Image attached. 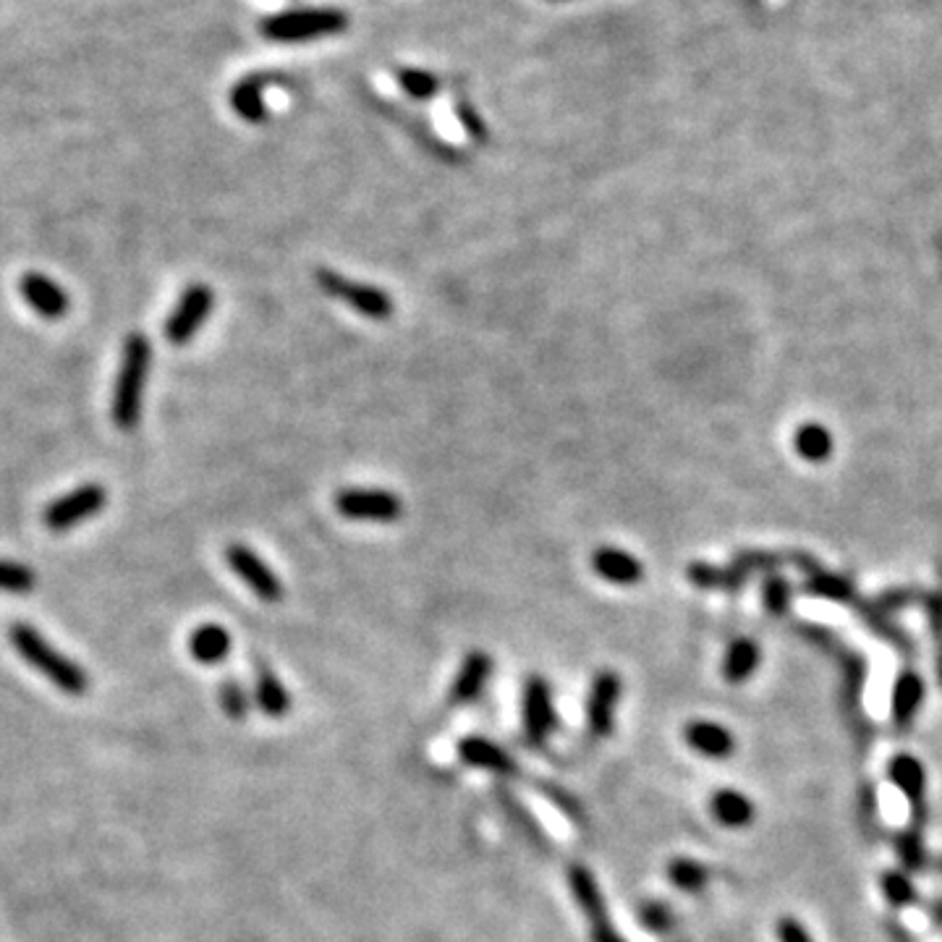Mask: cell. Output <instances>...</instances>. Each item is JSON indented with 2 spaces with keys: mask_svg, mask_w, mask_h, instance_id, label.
<instances>
[{
  "mask_svg": "<svg viewBox=\"0 0 942 942\" xmlns=\"http://www.w3.org/2000/svg\"><path fill=\"white\" fill-rule=\"evenodd\" d=\"M895 848H898L901 861H904L908 872H919V869L927 865V854H925V846H921L919 827H911L906 830V833H901L898 838H895Z\"/></svg>",
  "mask_w": 942,
  "mask_h": 942,
  "instance_id": "obj_35",
  "label": "cell"
},
{
  "mask_svg": "<svg viewBox=\"0 0 942 942\" xmlns=\"http://www.w3.org/2000/svg\"><path fill=\"white\" fill-rule=\"evenodd\" d=\"M522 728L524 741L532 749H545L558 728V710L552 687L545 676L532 673L522 689Z\"/></svg>",
  "mask_w": 942,
  "mask_h": 942,
  "instance_id": "obj_4",
  "label": "cell"
},
{
  "mask_svg": "<svg viewBox=\"0 0 942 942\" xmlns=\"http://www.w3.org/2000/svg\"><path fill=\"white\" fill-rule=\"evenodd\" d=\"M230 649H234V636L220 623L196 625L189 636V655L200 665L223 663L230 655Z\"/></svg>",
  "mask_w": 942,
  "mask_h": 942,
  "instance_id": "obj_20",
  "label": "cell"
},
{
  "mask_svg": "<svg viewBox=\"0 0 942 942\" xmlns=\"http://www.w3.org/2000/svg\"><path fill=\"white\" fill-rule=\"evenodd\" d=\"M760 663L762 649L754 639H734V642L728 644L726 657H723V678H726L728 683H734V687H739V683H747L749 678L756 673Z\"/></svg>",
  "mask_w": 942,
  "mask_h": 942,
  "instance_id": "obj_23",
  "label": "cell"
},
{
  "mask_svg": "<svg viewBox=\"0 0 942 942\" xmlns=\"http://www.w3.org/2000/svg\"><path fill=\"white\" fill-rule=\"evenodd\" d=\"M794 445L801 458L812 461V464H822V461L830 458V453H833V434L822 425H803L799 427V432H796Z\"/></svg>",
  "mask_w": 942,
  "mask_h": 942,
  "instance_id": "obj_27",
  "label": "cell"
},
{
  "mask_svg": "<svg viewBox=\"0 0 942 942\" xmlns=\"http://www.w3.org/2000/svg\"><path fill=\"white\" fill-rule=\"evenodd\" d=\"M639 921H642L644 930L665 934L673 930V911H670V906H665L663 901H644V904L639 906Z\"/></svg>",
  "mask_w": 942,
  "mask_h": 942,
  "instance_id": "obj_36",
  "label": "cell"
},
{
  "mask_svg": "<svg viewBox=\"0 0 942 942\" xmlns=\"http://www.w3.org/2000/svg\"><path fill=\"white\" fill-rule=\"evenodd\" d=\"M19 294H22V299L29 305V309H35L37 318L43 320H63L71 309V299L69 294H65V288L58 286V283L48 278L45 273H37V270H29V273L22 275Z\"/></svg>",
  "mask_w": 942,
  "mask_h": 942,
  "instance_id": "obj_12",
  "label": "cell"
},
{
  "mask_svg": "<svg viewBox=\"0 0 942 942\" xmlns=\"http://www.w3.org/2000/svg\"><path fill=\"white\" fill-rule=\"evenodd\" d=\"M456 754L458 760L469 764V767L485 770V773H492L498 777H513L518 773L516 760H513L500 743L485 739V736H464V739L456 743Z\"/></svg>",
  "mask_w": 942,
  "mask_h": 942,
  "instance_id": "obj_13",
  "label": "cell"
},
{
  "mask_svg": "<svg viewBox=\"0 0 942 942\" xmlns=\"http://www.w3.org/2000/svg\"><path fill=\"white\" fill-rule=\"evenodd\" d=\"M314 283H318L322 294L331 296L335 301H344L346 307H351L361 318L374 322H387L393 318L395 301L385 288L372 286V283L351 281L333 267L314 270Z\"/></svg>",
  "mask_w": 942,
  "mask_h": 942,
  "instance_id": "obj_3",
  "label": "cell"
},
{
  "mask_svg": "<svg viewBox=\"0 0 942 942\" xmlns=\"http://www.w3.org/2000/svg\"><path fill=\"white\" fill-rule=\"evenodd\" d=\"M496 796H498V803H500V807H503L505 816H509V820L513 822V825H516L518 830H522L524 838L529 840L532 846H537L539 851H548V848H550L548 833H545L542 825H539V822L535 820V816H532L529 809H526L524 803L518 801L516 796H513L511 790H505V788H496Z\"/></svg>",
  "mask_w": 942,
  "mask_h": 942,
  "instance_id": "obj_25",
  "label": "cell"
},
{
  "mask_svg": "<svg viewBox=\"0 0 942 942\" xmlns=\"http://www.w3.org/2000/svg\"><path fill=\"white\" fill-rule=\"evenodd\" d=\"M803 592L807 595H816L825 599H838V603H848L854 599V584L848 579L838 576V573H827L822 569H814L803 582Z\"/></svg>",
  "mask_w": 942,
  "mask_h": 942,
  "instance_id": "obj_28",
  "label": "cell"
},
{
  "mask_svg": "<svg viewBox=\"0 0 942 942\" xmlns=\"http://www.w3.org/2000/svg\"><path fill=\"white\" fill-rule=\"evenodd\" d=\"M398 84L408 97H414V100H430L440 87L438 79H434L430 71H421V69H401Z\"/></svg>",
  "mask_w": 942,
  "mask_h": 942,
  "instance_id": "obj_33",
  "label": "cell"
},
{
  "mask_svg": "<svg viewBox=\"0 0 942 942\" xmlns=\"http://www.w3.org/2000/svg\"><path fill=\"white\" fill-rule=\"evenodd\" d=\"M887 775H891L893 786L906 796L911 803L914 825L919 827L925 822V794H927V770L921 760L914 754H895L887 764Z\"/></svg>",
  "mask_w": 942,
  "mask_h": 942,
  "instance_id": "obj_14",
  "label": "cell"
},
{
  "mask_svg": "<svg viewBox=\"0 0 942 942\" xmlns=\"http://www.w3.org/2000/svg\"><path fill=\"white\" fill-rule=\"evenodd\" d=\"M938 678H940V683H942V649H940V660H938Z\"/></svg>",
  "mask_w": 942,
  "mask_h": 942,
  "instance_id": "obj_42",
  "label": "cell"
},
{
  "mask_svg": "<svg viewBox=\"0 0 942 942\" xmlns=\"http://www.w3.org/2000/svg\"><path fill=\"white\" fill-rule=\"evenodd\" d=\"M707 809H710V816H713L717 825H723L728 830L749 827L756 816L754 801L736 788H717L715 794L710 796Z\"/></svg>",
  "mask_w": 942,
  "mask_h": 942,
  "instance_id": "obj_18",
  "label": "cell"
},
{
  "mask_svg": "<svg viewBox=\"0 0 942 942\" xmlns=\"http://www.w3.org/2000/svg\"><path fill=\"white\" fill-rule=\"evenodd\" d=\"M621 694H623L621 676H618L612 668L597 670L589 683V691H586V702H584L586 730H589L595 739H608L612 730H616V713H618V702H621Z\"/></svg>",
  "mask_w": 942,
  "mask_h": 942,
  "instance_id": "obj_8",
  "label": "cell"
},
{
  "mask_svg": "<svg viewBox=\"0 0 942 942\" xmlns=\"http://www.w3.org/2000/svg\"><path fill=\"white\" fill-rule=\"evenodd\" d=\"M592 571L597 573L603 582L616 584V586H636L644 579V565L636 556H631L629 550L610 548L603 545L592 552Z\"/></svg>",
  "mask_w": 942,
  "mask_h": 942,
  "instance_id": "obj_17",
  "label": "cell"
},
{
  "mask_svg": "<svg viewBox=\"0 0 942 942\" xmlns=\"http://www.w3.org/2000/svg\"><path fill=\"white\" fill-rule=\"evenodd\" d=\"M150 367H153V344H150V338L144 333H129L121 348L114 404H110V417H114L118 430L131 432L140 425Z\"/></svg>",
  "mask_w": 942,
  "mask_h": 942,
  "instance_id": "obj_1",
  "label": "cell"
},
{
  "mask_svg": "<svg viewBox=\"0 0 942 942\" xmlns=\"http://www.w3.org/2000/svg\"><path fill=\"white\" fill-rule=\"evenodd\" d=\"M565 880H569L571 895L573 901H576L579 911L584 914L586 925H597V921L610 919L608 904H605L603 891H599V882L595 878V872H592L586 865H569L565 869Z\"/></svg>",
  "mask_w": 942,
  "mask_h": 942,
  "instance_id": "obj_16",
  "label": "cell"
},
{
  "mask_svg": "<svg viewBox=\"0 0 942 942\" xmlns=\"http://www.w3.org/2000/svg\"><path fill=\"white\" fill-rule=\"evenodd\" d=\"M775 932H777V940L780 942H814L812 934L807 932V927H803L801 921L794 919V917H783L780 921H777Z\"/></svg>",
  "mask_w": 942,
  "mask_h": 942,
  "instance_id": "obj_38",
  "label": "cell"
},
{
  "mask_svg": "<svg viewBox=\"0 0 942 942\" xmlns=\"http://www.w3.org/2000/svg\"><path fill=\"white\" fill-rule=\"evenodd\" d=\"M453 116H456L461 131H464V134L469 136L472 142H482V144L487 142V127H485L482 116H479L469 103H456V108H453Z\"/></svg>",
  "mask_w": 942,
  "mask_h": 942,
  "instance_id": "obj_37",
  "label": "cell"
},
{
  "mask_svg": "<svg viewBox=\"0 0 942 942\" xmlns=\"http://www.w3.org/2000/svg\"><path fill=\"white\" fill-rule=\"evenodd\" d=\"M665 878L681 893H702L710 885V869L702 861L689 859V856H676L665 867Z\"/></svg>",
  "mask_w": 942,
  "mask_h": 942,
  "instance_id": "obj_26",
  "label": "cell"
},
{
  "mask_svg": "<svg viewBox=\"0 0 942 942\" xmlns=\"http://www.w3.org/2000/svg\"><path fill=\"white\" fill-rule=\"evenodd\" d=\"M215 291L207 283H191L183 288L179 305L168 314L166 325H163V338L174 346H187L194 338L196 331L204 325V320L213 314Z\"/></svg>",
  "mask_w": 942,
  "mask_h": 942,
  "instance_id": "obj_6",
  "label": "cell"
},
{
  "mask_svg": "<svg viewBox=\"0 0 942 942\" xmlns=\"http://www.w3.org/2000/svg\"><path fill=\"white\" fill-rule=\"evenodd\" d=\"M882 895L893 908H906L914 904L917 891H914V882L908 880L906 872H885L880 880Z\"/></svg>",
  "mask_w": 942,
  "mask_h": 942,
  "instance_id": "obj_32",
  "label": "cell"
},
{
  "mask_svg": "<svg viewBox=\"0 0 942 942\" xmlns=\"http://www.w3.org/2000/svg\"><path fill=\"white\" fill-rule=\"evenodd\" d=\"M108 505V490L97 482L79 485L65 496L56 498L43 511V522L50 532H69L87 518L97 516Z\"/></svg>",
  "mask_w": 942,
  "mask_h": 942,
  "instance_id": "obj_7",
  "label": "cell"
},
{
  "mask_svg": "<svg viewBox=\"0 0 942 942\" xmlns=\"http://www.w3.org/2000/svg\"><path fill=\"white\" fill-rule=\"evenodd\" d=\"M589 938L592 942H629L623 938L621 932L616 930V925H612V919L597 921V925H589Z\"/></svg>",
  "mask_w": 942,
  "mask_h": 942,
  "instance_id": "obj_39",
  "label": "cell"
},
{
  "mask_svg": "<svg viewBox=\"0 0 942 942\" xmlns=\"http://www.w3.org/2000/svg\"><path fill=\"white\" fill-rule=\"evenodd\" d=\"M333 505L348 522L391 524L404 516V500L382 487H346L333 498Z\"/></svg>",
  "mask_w": 942,
  "mask_h": 942,
  "instance_id": "obj_5",
  "label": "cell"
},
{
  "mask_svg": "<svg viewBox=\"0 0 942 942\" xmlns=\"http://www.w3.org/2000/svg\"><path fill=\"white\" fill-rule=\"evenodd\" d=\"M217 702H220V710L226 713L228 720H247L249 707H252V702H249V691L239 678L228 676L223 678L220 687H217Z\"/></svg>",
  "mask_w": 942,
  "mask_h": 942,
  "instance_id": "obj_29",
  "label": "cell"
},
{
  "mask_svg": "<svg viewBox=\"0 0 942 942\" xmlns=\"http://www.w3.org/2000/svg\"><path fill=\"white\" fill-rule=\"evenodd\" d=\"M35 584L37 576L29 565L0 558V592H5V595H29Z\"/></svg>",
  "mask_w": 942,
  "mask_h": 942,
  "instance_id": "obj_30",
  "label": "cell"
},
{
  "mask_svg": "<svg viewBox=\"0 0 942 942\" xmlns=\"http://www.w3.org/2000/svg\"><path fill=\"white\" fill-rule=\"evenodd\" d=\"M537 790H539V794H542V799H548L552 803V807L558 809V812L565 814V820L573 822V825H576V827H584L586 825V816H584L582 803L573 799L569 790L561 788V786H556V783H548V780H545V783L539 780L537 783Z\"/></svg>",
  "mask_w": 942,
  "mask_h": 942,
  "instance_id": "obj_31",
  "label": "cell"
},
{
  "mask_svg": "<svg viewBox=\"0 0 942 942\" xmlns=\"http://www.w3.org/2000/svg\"><path fill=\"white\" fill-rule=\"evenodd\" d=\"M492 670H496V660H492L490 652H466L456 676H453L451 691H448V704H451V707H466V704L477 702L479 696L485 694L487 683H490Z\"/></svg>",
  "mask_w": 942,
  "mask_h": 942,
  "instance_id": "obj_11",
  "label": "cell"
},
{
  "mask_svg": "<svg viewBox=\"0 0 942 942\" xmlns=\"http://www.w3.org/2000/svg\"><path fill=\"white\" fill-rule=\"evenodd\" d=\"M762 599H764V608H767L770 616H775V618L786 616L788 608H790V584H788V579L777 576V573H773V576L764 579Z\"/></svg>",
  "mask_w": 942,
  "mask_h": 942,
  "instance_id": "obj_34",
  "label": "cell"
},
{
  "mask_svg": "<svg viewBox=\"0 0 942 942\" xmlns=\"http://www.w3.org/2000/svg\"><path fill=\"white\" fill-rule=\"evenodd\" d=\"M921 704H925V681H921V676L914 673V670H906V673L895 678L891 694V715L895 726H911Z\"/></svg>",
  "mask_w": 942,
  "mask_h": 942,
  "instance_id": "obj_21",
  "label": "cell"
},
{
  "mask_svg": "<svg viewBox=\"0 0 942 942\" xmlns=\"http://www.w3.org/2000/svg\"><path fill=\"white\" fill-rule=\"evenodd\" d=\"M927 616H930V625H932L934 636L942 639V595L927 597Z\"/></svg>",
  "mask_w": 942,
  "mask_h": 942,
  "instance_id": "obj_40",
  "label": "cell"
},
{
  "mask_svg": "<svg viewBox=\"0 0 942 942\" xmlns=\"http://www.w3.org/2000/svg\"><path fill=\"white\" fill-rule=\"evenodd\" d=\"M689 582L696 586V589L704 592H728V595H734V592H741L743 584H747V573H741L736 569L734 563L730 565H713V563H689L687 569Z\"/></svg>",
  "mask_w": 942,
  "mask_h": 942,
  "instance_id": "obj_22",
  "label": "cell"
},
{
  "mask_svg": "<svg viewBox=\"0 0 942 942\" xmlns=\"http://www.w3.org/2000/svg\"><path fill=\"white\" fill-rule=\"evenodd\" d=\"M683 743L704 760H730L736 752V736L715 720H689L683 726Z\"/></svg>",
  "mask_w": 942,
  "mask_h": 942,
  "instance_id": "obj_15",
  "label": "cell"
},
{
  "mask_svg": "<svg viewBox=\"0 0 942 942\" xmlns=\"http://www.w3.org/2000/svg\"><path fill=\"white\" fill-rule=\"evenodd\" d=\"M932 914H934V919H938L940 927H942V901H938V904L932 906Z\"/></svg>",
  "mask_w": 942,
  "mask_h": 942,
  "instance_id": "obj_41",
  "label": "cell"
},
{
  "mask_svg": "<svg viewBox=\"0 0 942 942\" xmlns=\"http://www.w3.org/2000/svg\"><path fill=\"white\" fill-rule=\"evenodd\" d=\"M9 639L19 657L32 665L37 673H43L50 683H56L63 694L84 696L90 689V676L82 665H76L71 657H65L45 639L35 625L29 623H13Z\"/></svg>",
  "mask_w": 942,
  "mask_h": 942,
  "instance_id": "obj_2",
  "label": "cell"
},
{
  "mask_svg": "<svg viewBox=\"0 0 942 942\" xmlns=\"http://www.w3.org/2000/svg\"><path fill=\"white\" fill-rule=\"evenodd\" d=\"M223 558H226L228 569L234 571L236 576H239L241 582L247 584V589L252 592L257 599H262V603L275 605V603H281L283 595H286L278 573L270 569L267 561H262V558L257 556L252 548H249V545L230 542L226 552H223Z\"/></svg>",
  "mask_w": 942,
  "mask_h": 942,
  "instance_id": "obj_10",
  "label": "cell"
},
{
  "mask_svg": "<svg viewBox=\"0 0 942 942\" xmlns=\"http://www.w3.org/2000/svg\"><path fill=\"white\" fill-rule=\"evenodd\" d=\"M230 108L236 110V116L243 118L249 123H260L267 118V105H265V79L252 76L243 79L230 90Z\"/></svg>",
  "mask_w": 942,
  "mask_h": 942,
  "instance_id": "obj_24",
  "label": "cell"
},
{
  "mask_svg": "<svg viewBox=\"0 0 942 942\" xmlns=\"http://www.w3.org/2000/svg\"><path fill=\"white\" fill-rule=\"evenodd\" d=\"M341 29H346V16L341 11H294L262 24V35L275 43H301Z\"/></svg>",
  "mask_w": 942,
  "mask_h": 942,
  "instance_id": "obj_9",
  "label": "cell"
},
{
  "mask_svg": "<svg viewBox=\"0 0 942 942\" xmlns=\"http://www.w3.org/2000/svg\"><path fill=\"white\" fill-rule=\"evenodd\" d=\"M254 702L260 713L270 720H283L291 713V694H288L286 683L281 681L278 673L265 663L257 665L254 676Z\"/></svg>",
  "mask_w": 942,
  "mask_h": 942,
  "instance_id": "obj_19",
  "label": "cell"
}]
</instances>
